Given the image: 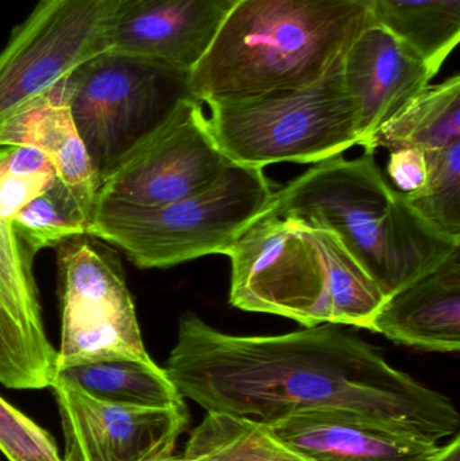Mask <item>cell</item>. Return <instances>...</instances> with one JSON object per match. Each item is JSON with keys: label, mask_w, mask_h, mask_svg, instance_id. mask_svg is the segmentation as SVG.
Segmentation results:
<instances>
[{"label": "cell", "mask_w": 460, "mask_h": 461, "mask_svg": "<svg viewBox=\"0 0 460 461\" xmlns=\"http://www.w3.org/2000/svg\"><path fill=\"white\" fill-rule=\"evenodd\" d=\"M340 327L324 322L284 335L237 336L186 313L164 371L181 398L207 413L270 424L299 411L342 409L429 440L459 433L450 398Z\"/></svg>", "instance_id": "6da1fadb"}, {"label": "cell", "mask_w": 460, "mask_h": 461, "mask_svg": "<svg viewBox=\"0 0 460 461\" xmlns=\"http://www.w3.org/2000/svg\"><path fill=\"white\" fill-rule=\"evenodd\" d=\"M373 24L351 0H235L189 91L212 107L307 88L337 72Z\"/></svg>", "instance_id": "7a4b0ae2"}, {"label": "cell", "mask_w": 460, "mask_h": 461, "mask_svg": "<svg viewBox=\"0 0 460 461\" xmlns=\"http://www.w3.org/2000/svg\"><path fill=\"white\" fill-rule=\"evenodd\" d=\"M265 213L331 230L386 297L460 247L412 207L366 151L313 164L275 192Z\"/></svg>", "instance_id": "3957f363"}, {"label": "cell", "mask_w": 460, "mask_h": 461, "mask_svg": "<svg viewBox=\"0 0 460 461\" xmlns=\"http://www.w3.org/2000/svg\"><path fill=\"white\" fill-rule=\"evenodd\" d=\"M261 167L231 164L210 188L185 199L137 207L97 199L86 233L124 252L140 268H167L231 249L275 196Z\"/></svg>", "instance_id": "277c9868"}, {"label": "cell", "mask_w": 460, "mask_h": 461, "mask_svg": "<svg viewBox=\"0 0 460 461\" xmlns=\"http://www.w3.org/2000/svg\"><path fill=\"white\" fill-rule=\"evenodd\" d=\"M340 68L307 88L212 105L208 124L219 149L234 164L264 169L318 164L358 146V111Z\"/></svg>", "instance_id": "5b68a950"}, {"label": "cell", "mask_w": 460, "mask_h": 461, "mask_svg": "<svg viewBox=\"0 0 460 461\" xmlns=\"http://www.w3.org/2000/svg\"><path fill=\"white\" fill-rule=\"evenodd\" d=\"M189 73L156 59L107 50L61 81L73 123L100 181L178 103L194 99Z\"/></svg>", "instance_id": "8992f818"}, {"label": "cell", "mask_w": 460, "mask_h": 461, "mask_svg": "<svg viewBox=\"0 0 460 461\" xmlns=\"http://www.w3.org/2000/svg\"><path fill=\"white\" fill-rule=\"evenodd\" d=\"M61 346L57 371L110 360L154 362L146 351L118 252L83 233L57 246Z\"/></svg>", "instance_id": "52a82bcc"}, {"label": "cell", "mask_w": 460, "mask_h": 461, "mask_svg": "<svg viewBox=\"0 0 460 461\" xmlns=\"http://www.w3.org/2000/svg\"><path fill=\"white\" fill-rule=\"evenodd\" d=\"M227 257L234 308L277 314L304 328L331 322L329 268L315 227L264 213Z\"/></svg>", "instance_id": "ba28073f"}, {"label": "cell", "mask_w": 460, "mask_h": 461, "mask_svg": "<svg viewBox=\"0 0 460 461\" xmlns=\"http://www.w3.org/2000/svg\"><path fill=\"white\" fill-rule=\"evenodd\" d=\"M230 164L202 104L185 99L100 181L97 199L137 207L169 204L210 188Z\"/></svg>", "instance_id": "9c48e42d"}, {"label": "cell", "mask_w": 460, "mask_h": 461, "mask_svg": "<svg viewBox=\"0 0 460 461\" xmlns=\"http://www.w3.org/2000/svg\"><path fill=\"white\" fill-rule=\"evenodd\" d=\"M115 0H40L0 53V124L105 51Z\"/></svg>", "instance_id": "30bf717a"}, {"label": "cell", "mask_w": 460, "mask_h": 461, "mask_svg": "<svg viewBox=\"0 0 460 461\" xmlns=\"http://www.w3.org/2000/svg\"><path fill=\"white\" fill-rule=\"evenodd\" d=\"M64 436L62 461H161L188 425L186 405L138 408L105 402L54 378Z\"/></svg>", "instance_id": "8fae6325"}, {"label": "cell", "mask_w": 460, "mask_h": 461, "mask_svg": "<svg viewBox=\"0 0 460 461\" xmlns=\"http://www.w3.org/2000/svg\"><path fill=\"white\" fill-rule=\"evenodd\" d=\"M235 0H115L105 51L191 72L212 45Z\"/></svg>", "instance_id": "7c38bea8"}, {"label": "cell", "mask_w": 460, "mask_h": 461, "mask_svg": "<svg viewBox=\"0 0 460 461\" xmlns=\"http://www.w3.org/2000/svg\"><path fill=\"white\" fill-rule=\"evenodd\" d=\"M340 73L358 111L359 146L374 153L377 132L423 92L437 72L410 46L373 24L348 49Z\"/></svg>", "instance_id": "4fadbf2b"}, {"label": "cell", "mask_w": 460, "mask_h": 461, "mask_svg": "<svg viewBox=\"0 0 460 461\" xmlns=\"http://www.w3.org/2000/svg\"><path fill=\"white\" fill-rule=\"evenodd\" d=\"M312 461H437V441L342 409L305 411L264 424Z\"/></svg>", "instance_id": "5bb4252c"}, {"label": "cell", "mask_w": 460, "mask_h": 461, "mask_svg": "<svg viewBox=\"0 0 460 461\" xmlns=\"http://www.w3.org/2000/svg\"><path fill=\"white\" fill-rule=\"evenodd\" d=\"M402 346L460 349V247L434 270L386 297L370 330Z\"/></svg>", "instance_id": "9a60e30c"}, {"label": "cell", "mask_w": 460, "mask_h": 461, "mask_svg": "<svg viewBox=\"0 0 460 461\" xmlns=\"http://www.w3.org/2000/svg\"><path fill=\"white\" fill-rule=\"evenodd\" d=\"M61 81L0 124V148L29 146L42 151L89 223L100 180L73 123Z\"/></svg>", "instance_id": "2e32d148"}, {"label": "cell", "mask_w": 460, "mask_h": 461, "mask_svg": "<svg viewBox=\"0 0 460 461\" xmlns=\"http://www.w3.org/2000/svg\"><path fill=\"white\" fill-rule=\"evenodd\" d=\"M437 72L460 40V0H351Z\"/></svg>", "instance_id": "e0dca14e"}, {"label": "cell", "mask_w": 460, "mask_h": 461, "mask_svg": "<svg viewBox=\"0 0 460 461\" xmlns=\"http://www.w3.org/2000/svg\"><path fill=\"white\" fill-rule=\"evenodd\" d=\"M56 379L105 402L138 408L185 405L184 398L156 363L110 360L57 371Z\"/></svg>", "instance_id": "ac0fdd59"}, {"label": "cell", "mask_w": 460, "mask_h": 461, "mask_svg": "<svg viewBox=\"0 0 460 461\" xmlns=\"http://www.w3.org/2000/svg\"><path fill=\"white\" fill-rule=\"evenodd\" d=\"M460 140V76L429 84L399 115L385 124L373 140L391 151L416 148L423 151L447 148Z\"/></svg>", "instance_id": "d6986e66"}, {"label": "cell", "mask_w": 460, "mask_h": 461, "mask_svg": "<svg viewBox=\"0 0 460 461\" xmlns=\"http://www.w3.org/2000/svg\"><path fill=\"white\" fill-rule=\"evenodd\" d=\"M184 461H312L285 446L262 422L207 413L191 433Z\"/></svg>", "instance_id": "ffe728a7"}, {"label": "cell", "mask_w": 460, "mask_h": 461, "mask_svg": "<svg viewBox=\"0 0 460 461\" xmlns=\"http://www.w3.org/2000/svg\"><path fill=\"white\" fill-rule=\"evenodd\" d=\"M316 230L329 268L331 324L370 330L386 295L331 230Z\"/></svg>", "instance_id": "44dd1931"}, {"label": "cell", "mask_w": 460, "mask_h": 461, "mask_svg": "<svg viewBox=\"0 0 460 461\" xmlns=\"http://www.w3.org/2000/svg\"><path fill=\"white\" fill-rule=\"evenodd\" d=\"M57 351L26 330L0 303V384L13 390L50 389Z\"/></svg>", "instance_id": "7402d4cb"}, {"label": "cell", "mask_w": 460, "mask_h": 461, "mask_svg": "<svg viewBox=\"0 0 460 461\" xmlns=\"http://www.w3.org/2000/svg\"><path fill=\"white\" fill-rule=\"evenodd\" d=\"M14 232L32 255L57 247L73 236L86 233L84 216L67 186L57 178L53 185L24 205L11 221Z\"/></svg>", "instance_id": "603a6c76"}, {"label": "cell", "mask_w": 460, "mask_h": 461, "mask_svg": "<svg viewBox=\"0 0 460 461\" xmlns=\"http://www.w3.org/2000/svg\"><path fill=\"white\" fill-rule=\"evenodd\" d=\"M32 258L13 227L0 223V303L35 338L49 341Z\"/></svg>", "instance_id": "cb8c5ba5"}, {"label": "cell", "mask_w": 460, "mask_h": 461, "mask_svg": "<svg viewBox=\"0 0 460 461\" xmlns=\"http://www.w3.org/2000/svg\"><path fill=\"white\" fill-rule=\"evenodd\" d=\"M424 154L428 167L426 185L405 196L432 226L460 240V140Z\"/></svg>", "instance_id": "d4e9b609"}, {"label": "cell", "mask_w": 460, "mask_h": 461, "mask_svg": "<svg viewBox=\"0 0 460 461\" xmlns=\"http://www.w3.org/2000/svg\"><path fill=\"white\" fill-rule=\"evenodd\" d=\"M57 178L56 167L42 151L29 146L0 148V223L11 226L16 213Z\"/></svg>", "instance_id": "484cf974"}, {"label": "cell", "mask_w": 460, "mask_h": 461, "mask_svg": "<svg viewBox=\"0 0 460 461\" xmlns=\"http://www.w3.org/2000/svg\"><path fill=\"white\" fill-rule=\"evenodd\" d=\"M0 451L8 461H62L53 438L2 397Z\"/></svg>", "instance_id": "4316f807"}, {"label": "cell", "mask_w": 460, "mask_h": 461, "mask_svg": "<svg viewBox=\"0 0 460 461\" xmlns=\"http://www.w3.org/2000/svg\"><path fill=\"white\" fill-rule=\"evenodd\" d=\"M388 175L397 191L404 194L420 191L428 177L426 154L421 149L405 148L391 151Z\"/></svg>", "instance_id": "83f0119b"}, {"label": "cell", "mask_w": 460, "mask_h": 461, "mask_svg": "<svg viewBox=\"0 0 460 461\" xmlns=\"http://www.w3.org/2000/svg\"><path fill=\"white\" fill-rule=\"evenodd\" d=\"M437 461H460V436L454 435L453 440L447 446L442 447L439 457Z\"/></svg>", "instance_id": "f1b7e54d"}, {"label": "cell", "mask_w": 460, "mask_h": 461, "mask_svg": "<svg viewBox=\"0 0 460 461\" xmlns=\"http://www.w3.org/2000/svg\"><path fill=\"white\" fill-rule=\"evenodd\" d=\"M161 461H184L183 456H170L167 457V459L161 460Z\"/></svg>", "instance_id": "f546056e"}]
</instances>
